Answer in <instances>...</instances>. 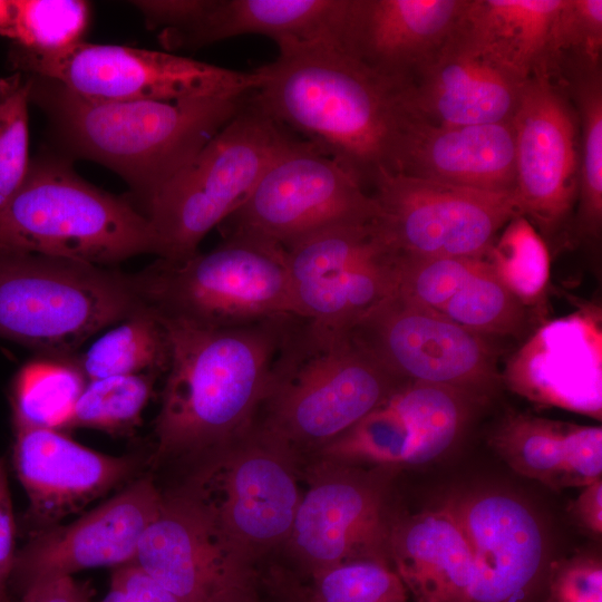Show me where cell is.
<instances>
[{"mask_svg": "<svg viewBox=\"0 0 602 602\" xmlns=\"http://www.w3.org/2000/svg\"><path fill=\"white\" fill-rule=\"evenodd\" d=\"M156 317L168 344L151 465H185L220 448L254 421L289 317L206 329Z\"/></svg>", "mask_w": 602, "mask_h": 602, "instance_id": "1", "label": "cell"}, {"mask_svg": "<svg viewBox=\"0 0 602 602\" xmlns=\"http://www.w3.org/2000/svg\"><path fill=\"white\" fill-rule=\"evenodd\" d=\"M26 75V74H25ZM30 103L46 116L54 152L96 162L120 176L144 206L247 103L232 99L106 100L26 75Z\"/></svg>", "mask_w": 602, "mask_h": 602, "instance_id": "2", "label": "cell"}, {"mask_svg": "<svg viewBox=\"0 0 602 602\" xmlns=\"http://www.w3.org/2000/svg\"><path fill=\"white\" fill-rule=\"evenodd\" d=\"M253 101L305 137L365 187L394 172L401 109L398 90L346 52L324 47L287 54L255 68Z\"/></svg>", "mask_w": 602, "mask_h": 602, "instance_id": "3", "label": "cell"}, {"mask_svg": "<svg viewBox=\"0 0 602 602\" xmlns=\"http://www.w3.org/2000/svg\"><path fill=\"white\" fill-rule=\"evenodd\" d=\"M402 382L348 331L295 318L276 351L253 423L304 462Z\"/></svg>", "mask_w": 602, "mask_h": 602, "instance_id": "4", "label": "cell"}, {"mask_svg": "<svg viewBox=\"0 0 602 602\" xmlns=\"http://www.w3.org/2000/svg\"><path fill=\"white\" fill-rule=\"evenodd\" d=\"M0 247L108 266L140 254L161 256L149 219L128 200L82 179L54 151L30 159L0 210Z\"/></svg>", "mask_w": 602, "mask_h": 602, "instance_id": "5", "label": "cell"}, {"mask_svg": "<svg viewBox=\"0 0 602 602\" xmlns=\"http://www.w3.org/2000/svg\"><path fill=\"white\" fill-rule=\"evenodd\" d=\"M302 464L292 448L253 423L185 465L175 485L204 509L234 562L258 576L256 566L278 553L291 532Z\"/></svg>", "mask_w": 602, "mask_h": 602, "instance_id": "6", "label": "cell"}, {"mask_svg": "<svg viewBox=\"0 0 602 602\" xmlns=\"http://www.w3.org/2000/svg\"><path fill=\"white\" fill-rule=\"evenodd\" d=\"M132 273L0 247V337L75 359L91 336L144 308Z\"/></svg>", "mask_w": 602, "mask_h": 602, "instance_id": "7", "label": "cell"}, {"mask_svg": "<svg viewBox=\"0 0 602 602\" xmlns=\"http://www.w3.org/2000/svg\"><path fill=\"white\" fill-rule=\"evenodd\" d=\"M132 279L155 314L195 327L299 317L283 250L247 239L224 237L213 250L183 260L157 258Z\"/></svg>", "mask_w": 602, "mask_h": 602, "instance_id": "8", "label": "cell"}, {"mask_svg": "<svg viewBox=\"0 0 602 602\" xmlns=\"http://www.w3.org/2000/svg\"><path fill=\"white\" fill-rule=\"evenodd\" d=\"M298 138L251 98L161 190L145 211L161 259L183 260L242 203L269 165Z\"/></svg>", "mask_w": 602, "mask_h": 602, "instance_id": "9", "label": "cell"}, {"mask_svg": "<svg viewBox=\"0 0 602 602\" xmlns=\"http://www.w3.org/2000/svg\"><path fill=\"white\" fill-rule=\"evenodd\" d=\"M8 61L14 71L106 100L232 99L254 93L261 84L256 69L240 71L166 51L84 40L52 51L11 45Z\"/></svg>", "mask_w": 602, "mask_h": 602, "instance_id": "10", "label": "cell"}, {"mask_svg": "<svg viewBox=\"0 0 602 602\" xmlns=\"http://www.w3.org/2000/svg\"><path fill=\"white\" fill-rule=\"evenodd\" d=\"M396 474L319 458L304 460L301 477L307 488L289 537L279 551L291 565L283 567L307 576L349 561L390 564L389 535L396 515L391 485Z\"/></svg>", "mask_w": 602, "mask_h": 602, "instance_id": "11", "label": "cell"}, {"mask_svg": "<svg viewBox=\"0 0 602 602\" xmlns=\"http://www.w3.org/2000/svg\"><path fill=\"white\" fill-rule=\"evenodd\" d=\"M381 211L361 183L331 157L297 139L264 171L247 198L219 226L282 250L317 231L378 221Z\"/></svg>", "mask_w": 602, "mask_h": 602, "instance_id": "12", "label": "cell"}, {"mask_svg": "<svg viewBox=\"0 0 602 602\" xmlns=\"http://www.w3.org/2000/svg\"><path fill=\"white\" fill-rule=\"evenodd\" d=\"M347 331L404 381L449 387L479 406L499 390L498 353L487 337L397 294L377 304Z\"/></svg>", "mask_w": 602, "mask_h": 602, "instance_id": "13", "label": "cell"}, {"mask_svg": "<svg viewBox=\"0 0 602 602\" xmlns=\"http://www.w3.org/2000/svg\"><path fill=\"white\" fill-rule=\"evenodd\" d=\"M379 226L398 255L486 258L516 215L513 193L457 186L380 169L372 182Z\"/></svg>", "mask_w": 602, "mask_h": 602, "instance_id": "14", "label": "cell"}, {"mask_svg": "<svg viewBox=\"0 0 602 602\" xmlns=\"http://www.w3.org/2000/svg\"><path fill=\"white\" fill-rule=\"evenodd\" d=\"M300 318L333 330H349L396 293L397 253L378 221L339 224L283 249Z\"/></svg>", "mask_w": 602, "mask_h": 602, "instance_id": "15", "label": "cell"}, {"mask_svg": "<svg viewBox=\"0 0 602 602\" xmlns=\"http://www.w3.org/2000/svg\"><path fill=\"white\" fill-rule=\"evenodd\" d=\"M576 114L565 90L547 74L525 81L512 117L515 147L514 197L543 239L571 224L579 190Z\"/></svg>", "mask_w": 602, "mask_h": 602, "instance_id": "16", "label": "cell"}, {"mask_svg": "<svg viewBox=\"0 0 602 602\" xmlns=\"http://www.w3.org/2000/svg\"><path fill=\"white\" fill-rule=\"evenodd\" d=\"M477 406L456 389L404 381L310 458L395 473L426 465L455 445Z\"/></svg>", "mask_w": 602, "mask_h": 602, "instance_id": "17", "label": "cell"}, {"mask_svg": "<svg viewBox=\"0 0 602 602\" xmlns=\"http://www.w3.org/2000/svg\"><path fill=\"white\" fill-rule=\"evenodd\" d=\"M438 502L473 555L470 602H542L551 562L541 524L523 499L478 487L452 491Z\"/></svg>", "mask_w": 602, "mask_h": 602, "instance_id": "18", "label": "cell"}, {"mask_svg": "<svg viewBox=\"0 0 602 602\" xmlns=\"http://www.w3.org/2000/svg\"><path fill=\"white\" fill-rule=\"evenodd\" d=\"M161 503L162 491L145 475L76 521L30 534L16 553L9 595L51 577L132 563Z\"/></svg>", "mask_w": 602, "mask_h": 602, "instance_id": "19", "label": "cell"}, {"mask_svg": "<svg viewBox=\"0 0 602 602\" xmlns=\"http://www.w3.org/2000/svg\"><path fill=\"white\" fill-rule=\"evenodd\" d=\"M526 79L477 42L460 19L398 90L401 111L437 126L512 120Z\"/></svg>", "mask_w": 602, "mask_h": 602, "instance_id": "20", "label": "cell"}, {"mask_svg": "<svg viewBox=\"0 0 602 602\" xmlns=\"http://www.w3.org/2000/svg\"><path fill=\"white\" fill-rule=\"evenodd\" d=\"M13 433L12 465L28 496L30 534L133 480L143 464L137 455L103 454L58 430L17 427Z\"/></svg>", "mask_w": 602, "mask_h": 602, "instance_id": "21", "label": "cell"}, {"mask_svg": "<svg viewBox=\"0 0 602 602\" xmlns=\"http://www.w3.org/2000/svg\"><path fill=\"white\" fill-rule=\"evenodd\" d=\"M133 562L182 602H210L258 581L234 562L204 509L176 485L162 491L159 511Z\"/></svg>", "mask_w": 602, "mask_h": 602, "instance_id": "22", "label": "cell"}, {"mask_svg": "<svg viewBox=\"0 0 602 602\" xmlns=\"http://www.w3.org/2000/svg\"><path fill=\"white\" fill-rule=\"evenodd\" d=\"M351 0H194L185 22L161 32L163 47L197 49L243 35L273 40L279 54L341 50Z\"/></svg>", "mask_w": 602, "mask_h": 602, "instance_id": "23", "label": "cell"}, {"mask_svg": "<svg viewBox=\"0 0 602 602\" xmlns=\"http://www.w3.org/2000/svg\"><path fill=\"white\" fill-rule=\"evenodd\" d=\"M469 0H351L341 51L397 90L454 30Z\"/></svg>", "mask_w": 602, "mask_h": 602, "instance_id": "24", "label": "cell"}, {"mask_svg": "<svg viewBox=\"0 0 602 602\" xmlns=\"http://www.w3.org/2000/svg\"><path fill=\"white\" fill-rule=\"evenodd\" d=\"M542 405L601 418V329L579 311L543 326L515 355L502 381Z\"/></svg>", "mask_w": 602, "mask_h": 602, "instance_id": "25", "label": "cell"}, {"mask_svg": "<svg viewBox=\"0 0 602 602\" xmlns=\"http://www.w3.org/2000/svg\"><path fill=\"white\" fill-rule=\"evenodd\" d=\"M457 186L514 193L512 120L437 126L401 111L394 172Z\"/></svg>", "mask_w": 602, "mask_h": 602, "instance_id": "26", "label": "cell"}, {"mask_svg": "<svg viewBox=\"0 0 602 602\" xmlns=\"http://www.w3.org/2000/svg\"><path fill=\"white\" fill-rule=\"evenodd\" d=\"M389 560L414 602H470L473 555L439 502L415 514L396 513Z\"/></svg>", "mask_w": 602, "mask_h": 602, "instance_id": "27", "label": "cell"}, {"mask_svg": "<svg viewBox=\"0 0 602 602\" xmlns=\"http://www.w3.org/2000/svg\"><path fill=\"white\" fill-rule=\"evenodd\" d=\"M563 0H469L462 26L485 49L527 79L544 67Z\"/></svg>", "mask_w": 602, "mask_h": 602, "instance_id": "28", "label": "cell"}, {"mask_svg": "<svg viewBox=\"0 0 602 602\" xmlns=\"http://www.w3.org/2000/svg\"><path fill=\"white\" fill-rule=\"evenodd\" d=\"M583 433L584 425L512 412L492 433L489 445L516 474L561 491L575 486Z\"/></svg>", "mask_w": 602, "mask_h": 602, "instance_id": "29", "label": "cell"}, {"mask_svg": "<svg viewBox=\"0 0 602 602\" xmlns=\"http://www.w3.org/2000/svg\"><path fill=\"white\" fill-rule=\"evenodd\" d=\"M573 101L581 127L579 151V239L598 243L602 229V70L601 65L571 62L551 76Z\"/></svg>", "mask_w": 602, "mask_h": 602, "instance_id": "30", "label": "cell"}, {"mask_svg": "<svg viewBox=\"0 0 602 602\" xmlns=\"http://www.w3.org/2000/svg\"><path fill=\"white\" fill-rule=\"evenodd\" d=\"M264 585L279 602H408V592L390 564L358 560L299 576L272 566Z\"/></svg>", "mask_w": 602, "mask_h": 602, "instance_id": "31", "label": "cell"}, {"mask_svg": "<svg viewBox=\"0 0 602 602\" xmlns=\"http://www.w3.org/2000/svg\"><path fill=\"white\" fill-rule=\"evenodd\" d=\"M86 382L76 359L43 357L25 365L11 387L13 428L67 430Z\"/></svg>", "mask_w": 602, "mask_h": 602, "instance_id": "32", "label": "cell"}, {"mask_svg": "<svg viewBox=\"0 0 602 602\" xmlns=\"http://www.w3.org/2000/svg\"><path fill=\"white\" fill-rule=\"evenodd\" d=\"M76 363L87 381L166 371L168 344L165 329L156 314L144 307L98 338Z\"/></svg>", "mask_w": 602, "mask_h": 602, "instance_id": "33", "label": "cell"}, {"mask_svg": "<svg viewBox=\"0 0 602 602\" xmlns=\"http://www.w3.org/2000/svg\"><path fill=\"white\" fill-rule=\"evenodd\" d=\"M434 312L484 337L521 334L528 322L525 307L479 259Z\"/></svg>", "mask_w": 602, "mask_h": 602, "instance_id": "34", "label": "cell"}, {"mask_svg": "<svg viewBox=\"0 0 602 602\" xmlns=\"http://www.w3.org/2000/svg\"><path fill=\"white\" fill-rule=\"evenodd\" d=\"M485 259L498 280L525 307L542 300L550 276V252L525 216H514L502 229Z\"/></svg>", "mask_w": 602, "mask_h": 602, "instance_id": "35", "label": "cell"}, {"mask_svg": "<svg viewBox=\"0 0 602 602\" xmlns=\"http://www.w3.org/2000/svg\"><path fill=\"white\" fill-rule=\"evenodd\" d=\"M155 376L144 372L88 380L67 430L91 428L111 435L132 433L152 397Z\"/></svg>", "mask_w": 602, "mask_h": 602, "instance_id": "36", "label": "cell"}, {"mask_svg": "<svg viewBox=\"0 0 602 602\" xmlns=\"http://www.w3.org/2000/svg\"><path fill=\"white\" fill-rule=\"evenodd\" d=\"M89 16V3L81 0H12L1 35L23 49L59 50L82 40Z\"/></svg>", "mask_w": 602, "mask_h": 602, "instance_id": "37", "label": "cell"}, {"mask_svg": "<svg viewBox=\"0 0 602 602\" xmlns=\"http://www.w3.org/2000/svg\"><path fill=\"white\" fill-rule=\"evenodd\" d=\"M29 103L30 82L25 74L0 77V210L21 184L30 163Z\"/></svg>", "mask_w": 602, "mask_h": 602, "instance_id": "38", "label": "cell"}, {"mask_svg": "<svg viewBox=\"0 0 602 602\" xmlns=\"http://www.w3.org/2000/svg\"><path fill=\"white\" fill-rule=\"evenodd\" d=\"M601 52L602 1L563 0L541 71L550 74L569 62L600 65Z\"/></svg>", "mask_w": 602, "mask_h": 602, "instance_id": "39", "label": "cell"}, {"mask_svg": "<svg viewBox=\"0 0 602 602\" xmlns=\"http://www.w3.org/2000/svg\"><path fill=\"white\" fill-rule=\"evenodd\" d=\"M542 602H602V561L580 552L550 563Z\"/></svg>", "mask_w": 602, "mask_h": 602, "instance_id": "40", "label": "cell"}, {"mask_svg": "<svg viewBox=\"0 0 602 602\" xmlns=\"http://www.w3.org/2000/svg\"><path fill=\"white\" fill-rule=\"evenodd\" d=\"M98 602H182L134 562L115 567Z\"/></svg>", "mask_w": 602, "mask_h": 602, "instance_id": "41", "label": "cell"}, {"mask_svg": "<svg viewBox=\"0 0 602 602\" xmlns=\"http://www.w3.org/2000/svg\"><path fill=\"white\" fill-rule=\"evenodd\" d=\"M16 521L6 462L0 457V602H7L16 557Z\"/></svg>", "mask_w": 602, "mask_h": 602, "instance_id": "42", "label": "cell"}, {"mask_svg": "<svg viewBox=\"0 0 602 602\" xmlns=\"http://www.w3.org/2000/svg\"><path fill=\"white\" fill-rule=\"evenodd\" d=\"M91 589L72 576H57L37 582L10 594L7 602H94Z\"/></svg>", "mask_w": 602, "mask_h": 602, "instance_id": "43", "label": "cell"}, {"mask_svg": "<svg viewBox=\"0 0 602 602\" xmlns=\"http://www.w3.org/2000/svg\"><path fill=\"white\" fill-rule=\"evenodd\" d=\"M572 520L594 538L602 535V478L583 487L569 506Z\"/></svg>", "mask_w": 602, "mask_h": 602, "instance_id": "44", "label": "cell"}, {"mask_svg": "<svg viewBox=\"0 0 602 602\" xmlns=\"http://www.w3.org/2000/svg\"><path fill=\"white\" fill-rule=\"evenodd\" d=\"M210 602H261V600L256 593V582H250L230 588Z\"/></svg>", "mask_w": 602, "mask_h": 602, "instance_id": "45", "label": "cell"}, {"mask_svg": "<svg viewBox=\"0 0 602 602\" xmlns=\"http://www.w3.org/2000/svg\"><path fill=\"white\" fill-rule=\"evenodd\" d=\"M12 16V1L0 0V35L9 26Z\"/></svg>", "mask_w": 602, "mask_h": 602, "instance_id": "46", "label": "cell"}]
</instances>
